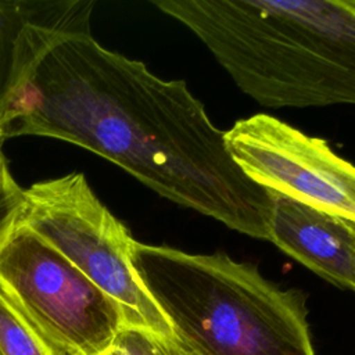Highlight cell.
Returning <instances> with one entry per match:
<instances>
[{
  "label": "cell",
  "instance_id": "cell-1",
  "mask_svg": "<svg viewBox=\"0 0 355 355\" xmlns=\"http://www.w3.org/2000/svg\"><path fill=\"white\" fill-rule=\"evenodd\" d=\"M22 135L83 147L172 202L269 240L273 193L244 175L186 82L161 79L90 33L57 42L19 89L1 137Z\"/></svg>",
  "mask_w": 355,
  "mask_h": 355
},
{
  "label": "cell",
  "instance_id": "cell-2",
  "mask_svg": "<svg viewBox=\"0 0 355 355\" xmlns=\"http://www.w3.org/2000/svg\"><path fill=\"white\" fill-rule=\"evenodd\" d=\"M269 108L355 104V8L337 1L159 0Z\"/></svg>",
  "mask_w": 355,
  "mask_h": 355
},
{
  "label": "cell",
  "instance_id": "cell-3",
  "mask_svg": "<svg viewBox=\"0 0 355 355\" xmlns=\"http://www.w3.org/2000/svg\"><path fill=\"white\" fill-rule=\"evenodd\" d=\"M132 263L187 355H316L304 293L251 263L136 240Z\"/></svg>",
  "mask_w": 355,
  "mask_h": 355
},
{
  "label": "cell",
  "instance_id": "cell-4",
  "mask_svg": "<svg viewBox=\"0 0 355 355\" xmlns=\"http://www.w3.org/2000/svg\"><path fill=\"white\" fill-rule=\"evenodd\" d=\"M18 225L57 250L112 300L125 327L173 337L169 322L133 268L135 239L98 200L83 173L72 172L25 189Z\"/></svg>",
  "mask_w": 355,
  "mask_h": 355
},
{
  "label": "cell",
  "instance_id": "cell-5",
  "mask_svg": "<svg viewBox=\"0 0 355 355\" xmlns=\"http://www.w3.org/2000/svg\"><path fill=\"white\" fill-rule=\"evenodd\" d=\"M0 293L60 355H101L125 327L115 302L22 225L0 245Z\"/></svg>",
  "mask_w": 355,
  "mask_h": 355
},
{
  "label": "cell",
  "instance_id": "cell-6",
  "mask_svg": "<svg viewBox=\"0 0 355 355\" xmlns=\"http://www.w3.org/2000/svg\"><path fill=\"white\" fill-rule=\"evenodd\" d=\"M227 148L258 186L355 223V165L319 137L257 114L225 132Z\"/></svg>",
  "mask_w": 355,
  "mask_h": 355
},
{
  "label": "cell",
  "instance_id": "cell-7",
  "mask_svg": "<svg viewBox=\"0 0 355 355\" xmlns=\"http://www.w3.org/2000/svg\"><path fill=\"white\" fill-rule=\"evenodd\" d=\"M93 0H0V135L6 114L43 55L90 33Z\"/></svg>",
  "mask_w": 355,
  "mask_h": 355
},
{
  "label": "cell",
  "instance_id": "cell-8",
  "mask_svg": "<svg viewBox=\"0 0 355 355\" xmlns=\"http://www.w3.org/2000/svg\"><path fill=\"white\" fill-rule=\"evenodd\" d=\"M272 193L269 241L322 279L355 293V223Z\"/></svg>",
  "mask_w": 355,
  "mask_h": 355
},
{
  "label": "cell",
  "instance_id": "cell-9",
  "mask_svg": "<svg viewBox=\"0 0 355 355\" xmlns=\"http://www.w3.org/2000/svg\"><path fill=\"white\" fill-rule=\"evenodd\" d=\"M0 355H60L1 293Z\"/></svg>",
  "mask_w": 355,
  "mask_h": 355
},
{
  "label": "cell",
  "instance_id": "cell-10",
  "mask_svg": "<svg viewBox=\"0 0 355 355\" xmlns=\"http://www.w3.org/2000/svg\"><path fill=\"white\" fill-rule=\"evenodd\" d=\"M101 355H187L173 338H164L150 331L122 327Z\"/></svg>",
  "mask_w": 355,
  "mask_h": 355
},
{
  "label": "cell",
  "instance_id": "cell-11",
  "mask_svg": "<svg viewBox=\"0 0 355 355\" xmlns=\"http://www.w3.org/2000/svg\"><path fill=\"white\" fill-rule=\"evenodd\" d=\"M25 204V189L11 175L0 140V245L18 226Z\"/></svg>",
  "mask_w": 355,
  "mask_h": 355
},
{
  "label": "cell",
  "instance_id": "cell-12",
  "mask_svg": "<svg viewBox=\"0 0 355 355\" xmlns=\"http://www.w3.org/2000/svg\"><path fill=\"white\" fill-rule=\"evenodd\" d=\"M0 140H3V141H4V139H3V137H1V135H0Z\"/></svg>",
  "mask_w": 355,
  "mask_h": 355
}]
</instances>
